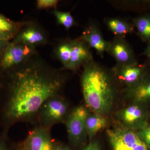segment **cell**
Here are the masks:
<instances>
[{"label": "cell", "instance_id": "obj_7", "mask_svg": "<svg viewBox=\"0 0 150 150\" xmlns=\"http://www.w3.org/2000/svg\"><path fill=\"white\" fill-rule=\"evenodd\" d=\"M80 38L87 43L90 48L94 49L97 54L103 57L110 46V41L105 40L99 26L95 23L89 25Z\"/></svg>", "mask_w": 150, "mask_h": 150}, {"label": "cell", "instance_id": "obj_22", "mask_svg": "<svg viewBox=\"0 0 150 150\" xmlns=\"http://www.w3.org/2000/svg\"><path fill=\"white\" fill-rule=\"evenodd\" d=\"M140 135L146 144L150 146V126L143 129Z\"/></svg>", "mask_w": 150, "mask_h": 150}, {"label": "cell", "instance_id": "obj_15", "mask_svg": "<svg viewBox=\"0 0 150 150\" xmlns=\"http://www.w3.org/2000/svg\"><path fill=\"white\" fill-rule=\"evenodd\" d=\"M16 23L0 13V41L8 42L16 34Z\"/></svg>", "mask_w": 150, "mask_h": 150}, {"label": "cell", "instance_id": "obj_25", "mask_svg": "<svg viewBox=\"0 0 150 150\" xmlns=\"http://www.w3.org/2000/svg\"><path fill=\"white\" fill-rule=\"evenodd\" d=\"M9 45L8 42L0 41V56L4 55L6 49Z\"/></svg>", "mask_w": 150, "mask_h": 150}, {"label": "cell", "instance_id": "obj_13", "mask_svg": "<svg viewBox=\"0 0 150 150\" xmlns=\"http://www.w3.org/2000/svg\"><path fill=\"white\" fill-rule=\"evenodd\" d=\"M138 36L147 43L150 41V13L141 15L131 19Z\"/></svg>", "mask_w": 150, "mask_h": 150}, {"label": "cell", "instance_id": "obj_2", "mask_svg": "<svg viewBox=\"0 0 150 150\" xmlns=\"http://www.w3.org/2000/svg\"><path fill=\"white\" fill-rule=\"evenodd\" d=\"M86 104L95 113L101 115L112 106L115 88L110 73L94 60L84 65L81 79Z\"/></svg>", "mask_w": 150, "mask_h": 150}, {"label": "cell", "instance_id": "obj_3", "mask_svg": "<svg viewBox=\"0 0 150 150\" xmlns=\"http://www.w3.org/2000/svg\"><path fill=\"white\" fill-rule=\"evenodd\" d=\"M150 67L147 62L126 65L116 64L111 69V72L116 80L127 86L128 90L136 87L144 79Z\"/></svg>", "mask_w": 150, "mask_h": 150}, {"label": "cell", "instance_id": "obj_21", "mask_svg": "<svg viewBox=\"0 0 150 150\" xmlns=\"http://www.w3.org/2000/svg\"><path fill=\"white\" fill-rule=\"evenodd\" d=\"M59 1L57 0H38L37 5L38 8L44 9L56 7Z\"/></svg>", "mask_w": 150, "mask_h": 150}, {"label": "cell", "instance_id": "obj_12", "mask_svg": "<svg viewBox=\"0 0 150 150\" xmlns=\"http://www.w3.org/2000/svg\"><path fill=\"white\" fill-rule=\"evenodd\" d=\"M104 23L107 28L114 34L115 37L125 38L134 32V25L131 22L118 18H106Z\"/></svg>", "mask_w": 150, "mask_h": 150}, {"label": "cell", "instance_id": "obj_28", "mask_svg": "<svg viewBox=\"0 0 150 150\" xmlns=\"http://www.w3.org/2000/svg\"><path fill=\"white\" fill-rule=\"evenodd\" d=\"M27 150V149H26V150Z\"/></svg>", "mask_w": 150, "mask_h": 150}, {"label": "cell", "instance_id": "obj_20", "mask_svg": "<svg viewBox=\"0 0 150 150\" xmlns=\"http://www.w3.org/2000/svg\"><path fill=\"white\" fill-rule=\"evenodd\" d=\"M71 48L72 41L63 43L58 48V56L65 67L69 61Z\"/></svg>", "mask_w": 150, "mask_h": 150}, {"label": "cell", "instance_id": "obj_18", "mask_svg": "<svg viewBox=\"0 0 150 150\" xmlns=\"http://www.w3.org/2000/svg\"><path fill=\"white\" fill-rule=\"evenodd\" d=\"M44 40V36L40 31L35 29H28L21 33L15 42L30 46L41 43Z\"/></svg>", "mask_w": 150, "mask_h": 150}, {"label": "cell", "instance_id": "obj_4", "mask_svg": "<svg viewBox=\"0 0 150 150\" xmlns=\"http://www.w3.org/2000/svg\"><path fill=\"white\" fill-rule=\"evenodd\" d=\"M107 133L114 150H149L139 136L130 129L117 128Z\"/></svg>", "mask_w": 150, "mask_h": 150}, {"label": "cell", "instance_id": "obj_26", "mask_svg": "<svg viewBox=\"0 0 150 150\" xmlns=\"http://www.w3.org/2000/svg\"><path fill=\"white\" fill-rule=\"evenodd\" d=\"M83 150H100L98 145L95 143H90Z\"/></svg>", "mask_w": 150, "mask_h": 150}, {"label": "cell", "instance_id": "obj_23", "mask_svg": "<svg viewBox=\"0 0 150 150\" xmlns=\"http://www.w3.org/2000/svg\"><path fill=\"white\" fill-rule=\"evenodd\" d=\"M4 137V134H0V150H8Z\"/></svg>", "mask_w": 150, "mask_h": 150}, {"label": "cell", "instance_id": "obj_6", "mask_svg": "<svg viewBox=\"0 0 150 150\" xmlns=\"http://www.w3.org/2000/svg\"><path fill=\"white\" fill-rule=\"evenodd\" d=\"M108 53L115 59L116 64H132L138 62L133 48L125 38L114 37L110 41Z\"/></svg>", "mask_w": 150, "mask_h": 150}, {"label": "cell", "instance_id": "obj_10", "mask_svg": "<svg viewBox=\"0 0 150 150\" xmlns=\"http://www.w3.org/2000/svg\"><path fill=\"white\" fill-rule=\"evenodd\" d=\"M51 98L42 105V118L48 123H54L62 120L68 109L66 103L62 100Z\"/></svg>", "mask_w": 150, "mask_h": 150}, {"label": "cell", "instance_id": "obj_24", "mask_svg": "<svg viewBox=\"0 0 150 150\" xmlns=\"http://www.w3.org/2000/svg\"><path fill=\"white\" fill-rule=\"evenodd\" d=\"M143 55L147 59V62L150 66V41L147 43L146 47L143 52Z\"/></svg>", "mask_w": 150, "mask_h": 150}, {"label": "cell", "instance_id": "obj_16", "mask_svg": "<svg viewBox=\"0 0 150 150\" xmlns=\"http://www.w3.org/2000/svg\"><path fill=\"white\" fill-rule=\"evenodd\" d=\"M106 120L100 115L95 113L89 115L86 121L87 134L92 138L106 125Z\"/></svg>", "mask_w": 150, "mask_h": 150}, {"label": "cell", "instance_id": "obj_5", "mask_svg": "<svg viewBox=\"0 0 150 150\" xmlns=\"http://www.w3.org/2000/svg\"><path fill=\"white\" fill-rule=\"evenodd\" d=\"M89 115L85 107L76 108L69 116L67 121V129L71 140L76 144L80 143L87 134L86 121Z\"/></svg>", "mask_w": 150, "mask_h": 150}, {"label": "cell", "instance_id": "obj_9", "mask_svg": "<svg viewBox=\"0 0 150 150\" xmlns=\"http://www.w3.org/2000/svg\"><path fill=\"white\" fill-rule=\"evenodd\" d=\"M31 52V49L26 44L16 42L9 44L3 55L1 67L7 69L18 64L26 59Z\"/></svg>", "mask_w": 150, "mask_h": 150}, {"label": "cell", "instance_id": "obj_1", "mask_svg": "<svg viewBox=\"0 0 150 150\" xmlns=\"http://www.w3.org/2000/svg\"><path fill=\"white\" fill-rule=\"evenodd\" d=\"M61 86L34 69L17 73L11 78L7 93L0 98V125L5 129L34 113L54 96Z\"/></svg>", "mask_w": 150, "mask_h": 150}, {"label": "cell", "instance_id": "obj_8", "mask_svg": "<svg viewBox=\"0 0 150 150\" xmlns=\"http://www.w3.org/2000/svg\"><path fill=\"white\" fill-rule=\"evenodd\" d=\"M90 48L80 38L72 41L71 58L65 68L76 71L81 65H85L93 60Z\"/></svg>", "mask_w": 150, "mask_h": 150}, {"label": "cell", "instance_id": "obj_19", "mask_svg": "<svg viewBox=\"0 0 150 150\" xmlns=\"http://www.w3.org/2000/svg\"><path fill=\"white\" fill-rule=\"evenodd\" d=\"M54 14L59 24L62 25L66 29H70L74 25V19L70 12H64L56 10Z\"/></svg>", "mask_w": 150, "mask_h": 150}, {"label": "cell", "instance_id": "obj_14", "mask_svg": "<svg viewBox=\"0 0 150 150\" xmlns=\"http://www.w3.org/2000/svg\"><path fill=\"white\" fill-rule=\"evenodd\" d=\"M127 91L137 101L144 102L150 100V77L147 75L139 85Z\"/></svg>", "mask_w": 150, "mask_h": 150}, {"label": "cell", "instance_id": "obj_27", "mask_svg": "<svg viewBox=\"0 0 150 150\" xmlns=\"http://www.w3.org/2000/svg\"><path fill=\"white\" fill-rule=\"evenodd\" d=\"M54 150H70L68 148L64 146H59L57 148H55Z\"/></svg>", "mask_w": 150, "mask_h": 150}, {"label": "cell", "instance_id": "obj_17", "mask_svg": "<svg viewBox=\"0 0 150 150\" xmlns=\"http://www.w3.org/2000/svg\"><path fill=\"white\" fill-rule=\"evenodd\" d=\"M121 118L127 125H132L142 119L144 111L140 106L137 105H130L121 112Z\"/></svg>", "mask_w": 150, "mask_h": 150}, {"label": "cell", "instance_id": "obj_11", "mask_svg": "<svg viewBox=\"0 0 150 150\" xmlns=\"http://www.w3.org/2000/svg\"><path fill=\"white\" fill-rule=\"evenodd\" d=\"M27 150H54V144L46 130L35 129L26 140Z\"/></svg>", "mask_w": 150, "mask_h": 150}]
</instances>
